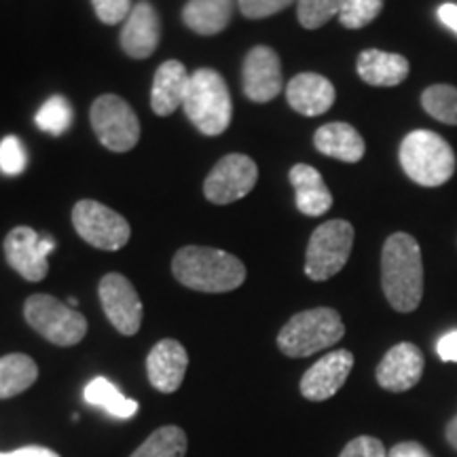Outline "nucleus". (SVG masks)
Wrapping results in <instances>:
<instances>
[{
    "label": "nucleus",
    "instance_id": "nucleus-1",
    "mask_svg": "<svg viewBox=\"0 0 457 457\" xmlns=\"http://www.w3.org/2000/svg\"><path fill=\"white\" fill-rule=\"evenodd\" d=\"M381 288L394 310L415 312L424 296V261L417 239L409 233H392L381 250Z\"/></svg>",
    "mask_w": 457,
    "mask_h": 457
},
{
    "label": "nucleus",
    "instance_id": "nucleus-2",
    "mask_svg": "<svg viewBox=\"0 0 457 457\" xmlns=\"http://www.w3.org/2000/svg\"><path fill=\"white\" fill-rule=\"evenodd\" d=\"M171 271L182 286L197 293H231L245 279V267L237 256L205 245L180 248L171 261Z\"/></svg>",
    "mask_w": 457,
    "mask_h": 457
},
{
    "label": "nucleus",
    "instance_id": "nucleus-3",
    "mask_svg": "<svg viewBox=\"0 0 457 457\" xmlns=\"http://www.w3.org/2000/svg\"><path fill=\"white\" fill-rule=\"evenodd\" d=\"M400 165L404 174L420 187H443L457 170L455 151L441 134L413 129L400 142Z\"/></svg>",
    "mask_w": 457,
    "mask_h": 457
},
{
    "label": "nucleus",
    "instance_id": "nucleus-4",
    "mask_svg": "<svg viewBox=\"0 0 457 457\" xmlns=\"http://www.w3.org/2000/svg\"><path fill=\"white\" fill-rule=\"evenodd\" d=\"M188 121L205 136H220L233 119V102L225 79L212 68H199L191 74L185 96Z\"/></svg>",
    "mask_w": 457,
    "mask_h": 457
},
{
    "label": "nucleus",
    "instance_id": "nucleus-5",
    "mask_svg": "<svg viewBox=\"0 0 457 457\" xmlns=\"http://www.w3.org/2000/svg\"><path fill=\"white\" fill-rule=\"evenodd\" d=\"M345 335L339 312L316 307L296 313L278 335V347L288 358H307L337 345Z\"/></svg>",
    "mask_w": 457,
    "mask_h": 457
},
{
    "label": "nucleus",
    "instance_id": "nucleus-6",
    "mask_svg": "<svg viewBox=\"0 0 457 457\" xmlns=\"http://www.w3.org/2000/svg\"><path fill=\"white\" fill-rule=\"evenodd\" d=\"M24 316L26 322L54 345H77L87 335V320H85V316L51 295L28 296Z\"/></svg>",
    "mask_w": 457,
    "mask_h": 457
},
{
    "label": "nucleus",
    "instance_id": "nucleus-7",
    "mask_svg": "<svg viewBox=\"0 0 457 457\" xmlns=\"http://www.w3.org/2000/svg\"><path fill=\"white\" fill-rule=\"evenodd\" d=\"M356 231L347 220H328L312 233L305 254V273L313 282L337 276L350 261Z\"/></svg>",
    "mask_w": 457,
    "mask_h": 457
},
{
    "label": "nucleus",
    "instance_id": "nucleus-8",
    "mask_svg": "<svg viewBox=\"0 0 457 457\" xmlns=\"http://www.w3.org/2000/svg\"><path fill=\"white\" fill-rule=\"evenodd\" d=\"M91 128L112 153H128L140 140V121L131 106L114 94H104L91 104Z\"/></svg>",
    "mask_w": 457,
    "mask_h": 457
},
{
    "label": "nucleus",
    "instance_id": "nucleus-9",
    "mask_svg": "<svg viewBox=\"0 0 457 457\" xmlns=\"http://www.w3.org/2000/svg\"><path fill=\"white\" fill-rule=\"evenodd\" d=\"M72 225L89 245L111 250V253L121 250L131 237L129 222L108 205L94 202V199H81L74 205Z\"/></svg>",
    "mask_w": 457,
    "mask_h": 457
},
{
    "label": "nucleus",
    "instance_id": "nucleus-10",
    "mask_svg": "<svg viewBox=\"0 0 457 457\" xmlns=\"http://www.w3.org/2000/svg\"><path fill=\"white\" fill-rule=\"evenodd\" d=\"M55 250V239L41 236L30 227L11 228L4 237V256L13 270L28 282H41L49 273V254Z\"/></svg>",
    "mask_w": 457,
    "mask_h": 457
},
{
    "label": "nucleus",
    "instance_id": "nucleus-11",
    "mask_svg": "<svg viewBox=\"0 0 457 457\" xmlns=\"http://www.w3.org/2000/svg\"><path fill=\"white\" fill-rule=\"evenodd\" d=\"M256 180H259V168L253 159L233 153L222 157L210 171L204 182V195L208 197V202L219 205L233 204L248 195Z\"/></svg>",
    "mask_w": 457,
    "mask_h": 457
},
{
    "label": "nucleus",
    "instance_id": "nucleus-12",
    "mask_svg": "<svg viewBox=\"0 0 457 457\" xmlns=\"http://www.w3.org/2000/svg\"><path fill=\"white\" fill-rule=\"evenodd\" d=\"M98 293L108 322L125 337L138 333L142 324V301L134 284L121 273H108L102 278Z\"/></svg>",
    "mask_w": 457,
    "mask_h": 457
},
{
    "label": "nucleus",
    "instance_id": "nucleus-13",
    "mask_svg": "<svg viewBox=\"0 0 457 457\" xmlns=\"http://www.w3.org/2000/svg\"><path fill=\"white\" fill-rule=\"evenodd\" d=\"M242 79L244 94L248 100L265 104V102L278 98L284 87L279 55L271 47H265V45L250 49L244 60Z\"/></svg>",
    "mask_w": 457,
    "mask_h": 457
},
{
    "label": "nucleus",
    "instance_id": "nucleus-14",
    "mask_svg": "<svg viewBox=\"0 0 457 457\" xmlns=\"http://www.w3.org/2000/svg\"><path fill=\"white\" fill-rule=\"evenodd\" d=\"M353 369V353L347 350H335L318 360L313 367L303 375L301 394L312 403L333 398L347 381Z\"/></svg>",
    "mask_w": 457,
    "mask_h": 457
},
{
    "label": "nucleus",
    "instance_id": "nucleus-15",
    "mask_svg": "<svg viewBox=\"0 0 457 457\" xmlns=\"http://www.w3.org/2000/svg\"><path fill=\"white\" fill-rule=\"evenodd\" d=\"M424 353L413 343H398L377 367V384L387 392H407L424 375Z\"/></svg>",
    "mask_w": 457,
    "mask_h": 457
},
{
    "label": "nucleus",
    "instance_id": "nucleus-16",
    "mask_svg": "<svg viewBox=\"0 0 457 457\" xmlns=\"http://www.w3.org/2000/svg\"><path fill=\"white\" fill-rule=\"evenodd\" d=\"M159 37H162V24L155 7L146 0L134 4L128 20L123 21L121 47L125 54L134 60H146L155 54Z\"/></svg>",
    "mask_w": 457,
    "mask_h": 457
},
{
    "label": "nucleus",
    "instance_id": "nucleus-17",
    "mask_svg": "<svg viewBox=\"0 0 457 457\" xmlns=\"http://www.w3.org/2000/svg\"><path fill=\"white\" fill-rule=\"evenodd\" d=\"M188 353L176 339H163L146 358V375L151 386L163 394L176 392L185 381Z\"/></svg>",
    "mask_w": 457,
    "mask_h": 457
},
{
    "label": "nucleus",
    "instance_id": "nucleus-18",
    "mask_svg": "<svg viewBox=\"0 0 457 457\" xmlns=\"http://www.w3.org/2000/svg\"><path fill=\"white\" fill-rule=\"evenodd\" d=\"M335 85L316 72H301L286 85V100L295 112L305 117H320L335 104Z\"/></svg>",
    "mask_w": 457,
    "mask_h": 457
},
{
    "label": "nucleus",
    "instance_id": "nucleus-19",
    "mask_svg": "<svg viewBox=\"0 0 457 457\" xmlns=\"http://www.w3.org/2000/svg\"><path fill=\"white\" fill-rule=\"evenodd\" d=\"M188 77L187 68L179 60H168L157 68L155 79H153L151 89V106L153 112L159 117H170L185 104V96L188 91Z\"/></svg>",
    "mask_w": 457,
    "mask_h": 457
},
{
    "label": "nucleus",
    "instance_id": "nucleus-20",
    "mask_svg": "<svg viewBox=\"0 0 457 457\" xmlns=\"http://www.w3.org/2000/svg\"><path fill=\"white\" fill-rule=\"evenodd\" d=\"M290 185L295 187L296 208L305 216H322L333 208V193L316 168L307 163H296L288 174Z\"/></svg>",
    "mask_w": 457,
    "mask_h": 457
},
{
    "label": "nucleus",
    "instance_id": "nucleus-21",
    "mask_svg": "<svg viewBox=\"0 0 457 457\" xmlns=\"http://www.w3.org/2000/svg\"><path fill=\"white\" fill-rule=\"evenodd\" d=\"M358 77L373 87H396L409 77V60L404 55L381 49H367L358 55Z\"/></svg>",
    "mask_w": 457,
    "mask_h": 457
},
{
    "label": "nucleus",
    "instance_id": "nucleus-22",
    "mask_svg": "<svg viewBox=\"0 0 457 457\" xmlns=\"http://www.w3.org/2000/svg\"><path fill=\"white\" fill-rule=\"evenodd\" d=\"M313 145L322 155L333 157L343 163H358L364 157V151H367L358 129L350 123L341 121L318 128L316 136H313Z\"/></svg>",
    "mask_w": 457,
    "mask_h": 457
},
{
    "label": "nucleus",
    "instance_id": "nucleus-23",
    "mask_svg": "<svg viewBox=\"0 0 457 457\" xmlns=\"http://www.w3.org/2000/svg\"><path fill=\"white\" fill-rule=\"evenodd\" d=\"M236 0H188L182 9V21L202 37L225 30L233 17Z\"/></svg>",
    "mask_w": 457,
    "mask_h": 457
},
{
    "label": "nucleus",
    "instance_id": "nucleus-24",
    "mask_svg": "<svg viewBox=\"0 0 457 457\" xmlns=\"http://www.w3.org/2000/svg\"><path fill=\"white\" fill-rule=\"evenodd\" d=\"M37 379V362L26 353H7L0 358V400L26 392Z\"/></svg>",
    "mask_w": 457,
    "mask_h": 457
},
{
    "label": "nucleus",
    "instance_id": "nucleus-25",
    "mask_svg": "<svg viewBox=\"0 0 457 457\" xmlns=\"http://www.w3.org/2000/svg\"><path fill=\"white\" fill-rule=\"evenodd\" d=\"M83 396L91 407L104 409L108 415L117 417V420H129V417L138 413V403L131 398H125L121 390L112 381H108L106 377L91 379L87 387H85Z\"/></svg>",
    "mask_w": 457,
    "mask_h": 457
},
{
    "label": "nucleus",
    "instance_id": "nucleus-26",
    "mask_svg": "<svg viewBox=\"0 0 457 457\" xmlns=\"http://www.w3.org/2000/svg\"><path fill=\"white\" fill-rule=\"evenodd\" d=\"M187 434L179 426L159 428L129 457H185Z\"/></svg>",
    "mask_w": 457,
    "mask_h": 457
},
{
    "label": "nucleus",
    "instance_id": "nucleus-27",
    "mask_svg": "<svg viewBox=\"0 0 457 457\" xmlns=\"http://www.w3.org/2000/svg\"><path fill=\"white\" fill-rule=\"evenodd\" d=\"M421 106L436 121L445 125H457V87H453V85H430L421 94Z\"/></svg>",
    "mask_w": 457,
    "mask_h": 457
},
{
    "label": "nucleus",
    "instance_id": "nucleus-28",
    "mask_svg": "<svg viewBox=\"0 0 457 457\" xmlns=\"http://www.w3.org/2000/svg\"><path fill=\"white\" fill-rule=\"evenodd\" d=\"M72 123V108L64 96H54L37 112V125L51 136H62Z\"/></svg>",
    "mask_w": 457,
    "mask_h": 457
},
{
    "label": "nucleus",
    "instance_id": "nucleus-29",
    "mask_svg": "<svg viewBox=\"0 0 457 457\" xmlns=\"http://www.w3.org/2000/svg\"><path fill=\"white\" fill-rule=\"evenodd\" d=\"M345 0H299L296 4V17H299V24L307 30H318L327 21L339 17Z\"/></svg>",
    "mask_w": 457,
    "mask_h": 457
},
{
    "label": "nucleus",
    "instance_id": "nucleus-30",
    "mask_svg": "<svg viewBox=\"0 0 457 457\" xmlns=\"http://www.w3.org/2000/svg\"><path fill=\"white\" fill-rule=\"evenodd\" d=\"M381 9H384V0H345L339 13V21L343 28L360 30V28L375 21Z\"/></svg>",
    "mask_w": 457,
    "mask_h": 457
},
{
    "label": "nucleus",
    "instance_id": "nucleus-31",
    "mask_svg": "<svg viewBox=\"0 0 457 457\" xmlns=\"http://www.w3.org/2000/svg\"><path fill=\"white\" fill-rule=\"evenodd\" d=\"M28 165L26 148L17 136H7L0 142V171L7 176H20Z\"/></svg>",
    "mask_w": 457,
    "mask_h": 457
},
{
    "label": "nucleus",
    "instance_id": "nucleus-32",
    "mask_svg": "<svg viewBox=\"0 0 457 457\" xmlns=\"http://www.w3.org/2000/svg\"><path fill=\"white\" fill-rule=\"evenodd\" d=\"M94 4L96 15L102 24L106 26H117L125 21L131 13V0H91Z\"/></svg>",
    "mask_w": 457,
    "mask_h": 457
},
{
    "label": "nucleus",
    "instance_id": "nucleus-33",
    "mask_svg": "<svg viewBox=\"0 0 457 457\" xmlns=\"http://www.w3.org/2000/svg\"><path fill=\"white\" fill-rule=\"evenodd\" d=\"M295 0H237L239 11L248 20H262V17H271L290 7Z\"/></svg>",
    "mask_w": 457,
    "mask_h": 457
},
{
    "label": "nucleus",
    "instance_id": "nucleus-34",
    "mask_svg": "<svg viewBox=\"0 0 457 457\" xmlns=\"http://www.w3.org/2000/svg\"><path fill=\"white\" fill-rule=\"evenodd\" d=\"M339 457H387V451L379 438L358 436L345 445Z\"/></svg>",
    "mask_w": 457,
    "mask_h": 457
},
{
    "label": "nucleus",
    "instance_id": "nucleus-35",
    "mask_svg": "<svg viewBox=\"0 0 457 457\" xmlns=\"http://www.w3.org/2000/svg\"><path fill=\"white\" fill-rule=\"evenodd\" d=\"M436 353L443 362H457V330H451L438 339Z\"/></svg>",
    "mask_w": 457,
    "mask_h": 457
},
{
    "label": "nucleus",
    "instance_id": "nucleus-36",
    "mask_svg": "<svg viewBox=\"0 0 457 457\" xmlns=\"http://www.w3.org/2000/svg\"><path fill=\"white\" fill-rule=\"evenodd\" d=\"M0 457H62L54 449L41 447V445H30V447H20L15 451H0Z\"/></svg>",
    "mask_w": 457,
    "mask_h": 457
},
{
    "label": "nucleus",
    "instance_id": "nucleus-37",
    "mask_svg": "<svg viewBox=\"0 0 457 457\" xmlns=\"http://www.w3.org/2000/svg\"><path fill=\"white\" fill-rule=\"evenodd\" d=\"M387 457H432L430 451L421 447L420 443H398L396 447L387 451Z\"/></svg>",
    "mask_w": 457,
    "mask_h": 457
},
{
    "label": "nucleus",
    "instance_id": "nucleus-38",
    "mask_svg": "<svg viewBox=\"0 0 457 457\" xmlns=\"http://www.w3.org/2000/svg\"><path fill=\"white\" fill-rule=\"evenodd\" d=\"M438 20L449 28L451 32L457 34V4L445 3L438 7Z\"/></svg>",
    "mask_w": 457,
    "mask_h": 457
},
{
    "label": "nucleus",
    "instance_id": "nucleus-39",
    "mask_svg": "<svg viewBox=\"0 0 457 457\" xmlns=\"http://www.w3.org/2000/svg\"><path fill=\"white\" fill-rule=\"evenodd\" d=\"M447 441H449L451 447L457 451V417H455L453 421H449V426H447Z\"/></svg>",
    "mask_w": 457,
    "mask_h": 457
},
{
    "label": "nucleus",
    "instance_id": "nucleus-40",
    "mask_svg": "<svg viewBox=\"0 0 457 457\" xmlns=\"http://www.w3.org/2000/svg\"><path fill=\"white\" fill-rule=\"evenodd\" d=\"M77 305H79V301L74 299V296H71V299H68V307H72V310H74Z\"/></svg>",
    "mask_w": 457,
    "mask_h": 457
}]
</instances>
